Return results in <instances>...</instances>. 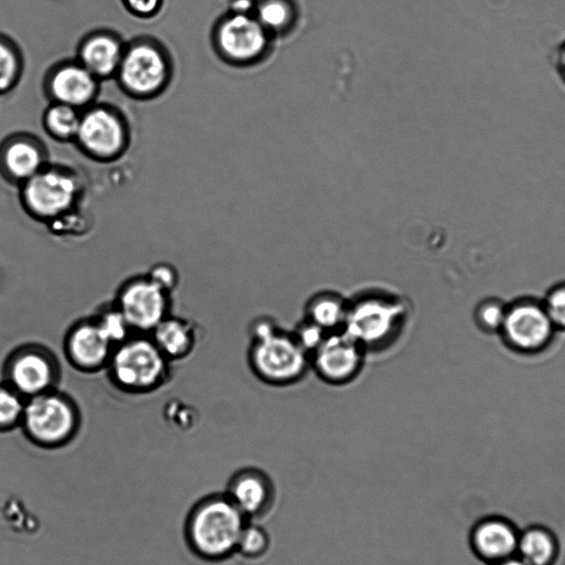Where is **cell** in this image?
<instances>
[{"label":"cell","mask_w":565,"mask_h":565,"mask_svg":"<svg viewBox=\"0 0 565 565\" xmlns=\"http://www.w3.org/2000/svg\"><path fill=\"white\" fill-rule=\"evenodd\" d=\"M542 305L554 328L565 329V284L553 287Z\"/></svg>","instance_id":"30"},{"label":"cell","mask_w":565,"mask_h":565,"mask_svg":"<svg viewBox=\"0 0 565 565\" xmlns=\"http://www.w3.org/2000/svg\"><path fill=\"white\" fill-rule=\"evenodd\" d=\"M551 62L557 78L565 87V38L553 47Z\"/></svg>","instance_id":"34"},{"label":"cell","mask_w":565,"mask_h":565,"mask_svg":"<svg viewBox=\"0 0 565 565\" xmlns=\"http://www.w3.org/2000/svg\"><path fill=\"white\" fill-rule=\"evenodd\" d=\"M50 163L44 141L29 131H17L0 142V175L21 185Z\"/></svg>","instance_id":"16"},{"label":"cell","mask_w":565,"mask_h":565,"mask_svg":"<svg viewBox=\"0 0 565 565\" xmlns=\"http://www.w3.org/2000/svg\"><path fill=\"white\" fill-rule=\"evenodd\" d=\"M42 89L49 103H60L83 110L96 103L100 81L75 57L63 58L46 70Z\"/></svg>","instance_id":"12"},{"label":"cell","mask_w":565,"mask_h":565,"mask_svg":"<svg viewBox=\"0 0 565 565\" xmlns=\"http://www.w3.org/2000/svg\"><path fill=\"white\" fill-rule=\"evenodd\" d=\"M90 316L115 347L135 333L113 301L103 303Z\"/></svg>","instance_id":"25"},{"label":"cell","mask_w":565,"mask_h":565,"mask_svg":"<svg viewBox=\"0 0 565 565\" xmlns=\"http://www.w3.org/2000/svg\"><path fill=\"white\" fill-rule=\"evenodd\" d=\"M561 553L557 535L543 524L520 530L515 556L525 565H555Z\"/></svg>","instance_id":"22"},{"label":"cell","mask_w":565,"mask_h":565,"mask_svg":"<svg viewBox=\"0 0 565 565\" xmlns=\"http://www.w3.org/2000/svg\"><path fill=\"white\" fill-rule=\"evenodd\" d=\"M24 71V57L18 43L0 33V95L14 89Z\"/></svg>","instance_id":"24"},{"label":"cell","mask_w":565,"mask_h":565,"mask_svg":"<svg viewBox=\"0 0 565 565\" xmlns=\"http://www.w3.org/2000/svg\"><path fill=\"white\" fill-rule=\"evenodd\" d=\"M250 6L249 0H235L233 2V13L248 14Z\"/></svg>","instance_id":"35"},{"label":"cell","mask_w":565,"mask_h":565,"mask_svg":"<svg viewBox=\"0 0 565 565\" xmlns=\"http://www.w3.org/2000/svg\"><path fill=\"white\" fill-rule=\"evenodd\" d=\"M126 41L110 29H95L87 32L78 42L75 58L97 79L115 78Z\"/></svg>","instance_id":"19"},{"label":"cell","mask_w":565,"mask_h":565,"mask_svg":"<svg viewBox=\"0 0 565 565\" xmlns=\"http://www.w3.org/2000/svg\"><path fill=\"white\" fill-rule=\"evenodd\" d=\"M127 11L140 19H150L158 14L162 0H122Z\"/></svg>","instance_id":"33"},{"label":"cell","mask_w":565,"mask_h":565,"mask_svg":"<svg viewBox=\"0 0 565 565\" xmlns=\"http://www.w3.org/2000/svg\"><path fill=\"white\" fill-rule=\"evenodd\" d=\"M519 534L520 529L512 520L490 514L472 524L468 544L473 556L490 565L515 556Z\"/></svg>","instance_id":"17"},{"label":"cell","mask_w":565,"mask_h":565,"mask_svg":"<svg viewBox=\"0 0 565 565\" xmlns=\"http://www.w3.org/2000/svg\"><path fill=\"white\" fill-rule=\"evenodd\" d=\"M82 110L60 103H49L42 115L43 129L60 142H73L79 126Z\"/></svg>","instance_id":"23"},{"label":"cell","mask_w":565,"mask_h":565,"mask_svg":"<svg viewBox=\"0 0 565 565\" xmlns=\"http://www.w3.org/2000/svg\"><path fill=\"white\" fill-rule=\"evenodd\" d=\"M246 363L260 383L287 387L301 382L310 371L309 355L294 329L269 316H258L247 330Z\"/></svg>","instance_id":"2"},{"label":"cell","mask_w":565,"mask_h":565,"mask_svg":"<svg viewBox=\"0 0 565 565\" xmlns=\"http://www.w3.org/2000/svg\"><path fill=\"white\" fill-rule=\"evenodd\" d=\"M258 22L264 29L278 30L290 20V9L282 0H266L258 8Z\"/></svg>","instance_id":"29"},{"label":"cell","mask_w":565,"mask_h":565,"mask_svg":"<svg viewBox=\"0 0 565 565\" xmlns=\"http://www.w3.org/2000/svg\"><path fill=\"white\" fill-rule=\"evenodd\" d=\"M135 333L149 334L172 313V294L147 274L134 275L117 288L111 300Z\"/></svg>","instance_id":"10"},{"label":"cell","mask_w":565,"mask_h":565,"mask_svg":"<svg viewBox=\"0 0 565 565\" xmlns=\"http://www.w3.org/2000/svg\"><path fill=\"white\" fill-rule=\"evenodd\" d=\"M490 565H525V564L521 559H519L516 556H514V557H511V558H508V559H504V561H501L498 563H493Z\"/></svg>","instance_id":"36"},{"label":"cell","mask_w":565,"mask_h":565,"mask_svg":"<svg viewBox=\"0 0 565 565\" xmlns=\"http://www.w3.org/2000/svg\"><path fill=\"white\" fill-rule=\"evenodd\" d=\"M83 194L84 184L76 171L51 162L19 185L23 211L47 227L78 212Z\"/></svg>","instance_id":"6"},{"label":"cell","mask_w":565,"mask_h":565,"mask_svg":"<svg viewBox=\"0 0 565 565\" xmlns=\"http://www.w3.org/2000/svg\"><path fill=\"white\" fill-rule=\"evenodd\" d=\"M164 417L173 426L180 429H188L194 425L196 413L190 405L183 402H170L164 407Z\"/></svg>","instance_id":"32"},{"label":"cell","mask_w":565,"mask_h":565,"mask_svg":"<svg viewBox=\"0 0 565 565\" xmlns=\"http://www.w3.org/2000/svg\"><path fill=\"white\" fill-rule=\"evenodd\" d=\"M507 313V306L498 299H487L476 309L477 324L484 332H500Z\"/></svg>","instance_id":"28"},{"label":"cell","mask_w":565,"mask_h":565,"mask_svg":"<svg viewBox=\"0 0 565 565\" xmlns=\"http://www.w3.org/2000/svg\"><path fill=\"white\" fill-rule=\"evenodd\" d=\"M348 307L349 297L333 289H321L305 301L301 320L324 333L343 331Z\"/></svg>","instance_id":"21"},{"label":"cell","mask_w":565,"mask_h":565,"mask_svg":"<svg viewBox=\"0 0 565 565\" xmlns=\"http://www.w3.org/2000/svg\"><path fill=\"white\" fill-rule=\"evenodd\" d=\"M26 399L6 382H0V433L20 428Z\"/></svg>","instance_id":"26"},{"label":"cell","mask_w":565,"mask_h":565,"mask_svg":"<svg viewBox=\"0 0 565 565\" xmlns=\"http://www.w3.org/2000/svg\"><path fill=\"white\" fill-rule=\"evenodd\" d=\"M172 364L149 334L134 333L115 347L105 371L119 392L145 395L171 381Z\"/></svg>","instance_id":"4"},{"label":"cell","mask_w":565,"mask_h":565,"mask_svg":"<svg viewBox=\"0 0 565 565\" xmlns=\"http://www.w3.org/2000/svg\"><path fill=\"white\" fill-rule=\"evenodd\" d=\"M310 371L324 384L344 386L363 372L367 352L348 332L324 334L309 351Z\"/></svg>","instance_id":"11"},{"label":"cell","mask_w":565,"mask_h":565,"mask_svg":"<svg viewBox=\"0 0 565 565\" xmlns=\"http://www.w3.org/2000/svg\"><path fill=\"white\" fill-rule=\"evenodd\" d=\"M82 423L76 399L54 388L26 399L20 429L35 447L54 450L70 445L77 437Z\"/></svg>","instance_id":"7"},{"label":"cell","mask_w":565,"mask_h":565,"mask_svg":"<svg viewBox=\"0 0 565 565\" xmlns=\"http://www.w3.org/2000/svg\"><path fill=\"white\" fill-rule=\"evenodd\" d=\"M224 492L249 521L266 516L276 502V487L271 477L256 467L235 471Z\"/></svg>","instance_id":"18"},{"label":"cell","mask_w":565,"mask_h":565,"mask_svg":"<svg viewBox=\"0 0 565 565\" xmlns=\"http://www.w3.org/2000/svg\"><path fill=\"white\" fill-rule=\"evenodd\" d=\"M264 26L248 14L232 13L222 18L212 31L217 54L230 63H246L259 56L266 46Z\"/></svg>","instance_id":"15"},{"label":"cell","mask_w":565,"mask_h":565,"mask_svg":"<svg viewBox=\"0 0 565 565\" xmlns=\"http://www.w3.org/2000/svg\"><path fill=\"white\" fill-rule=\"evenodd\" d=\"M248 521L224 491L209 493L186 512L184 542L200 559L223 562L237 554L238 542Z\"/></svg>","instance_id":"3"},{"label":"cell","mask_w":565,"mask_h":565,"mask_svg":"<svg viewBox=\"0 0 565 565\" xmlns=\"http://www.w3.org/2000/svg\"><path fill=\"white\" fill-rule=\"evenodd\" d=\"M270 548V536L266 529L248 521L241 535L237 554L248 559L264 556Z\"/></svg>","instance_id":"27"},{"label":"cell","mask_w":565,"mask_h":565,"mask_svg":"<svg viewBox=\"0 0 565 565\" xmlns=\"http://www.w3.org/2000/svg\"><path fill=\"white\" fill-rule=\"evenodd\" d=\"M554 329L542 303L523 299L507 306L500 333L511 349L534 353L546 347Z\"/></svg>","instance_id":"13"},{"label":"cell","mask_w":565,"mask_h":565,"mask_svg":"<svg viewBox=\"0 0 565 565\" xmlns=\"http://www.w3.org/2000/svg\"><path fill=\"white\" fill-rule=\"evenodd\" d=\"M146 274L161 288L171 294H173L180 282L178 269L167 262L153 264Z\"/></svg>","instance_id":"31"},{"label":"cell","mask_w":565,"mask_h":565,"mask_svg":"<svg viewBox=\"0 0 565 565\" xmlns=\"http://www.w3.org/2000/svg\"><path fill=\"white\" fill-rule=\"evenodd\" d=\"M3 382L25 399L58 388L62 365L47 345L26 342L15 347L6 358Z\"/></svg>","instance_id":"9"},{"label":"cell","mask_w":565,"mask_h":565,"mask_svg":"<svg viewBox=\"0 0 565 565\" xmlns=\"http://www.w3.org/2000/svg\"><path fill=\"white\" fill-rule=\"evenodd\" d=\"M412 315L413 307L406 296L384 287H366L349 297L344 331L367 354L384 353L401 341Z\"/></svg>","instance_id":"1"},{"label":"cell","mask_w":565,"mask_h":565,"mask_svg":"<svg viewBox=\"0 0 565 565\" xmlns=\"http://www.w3.org/2000/svg\"><path fill=\"white\" fill-rule=\"evenodd\" d=\"M131 130L120 108L94 103L82 110L74 143L83 156L108 163L121 158L130 146Z\"/></svg>","instance_id":"8"},{"label":"cell","mask_w":565,"mask_h":565,"mask_svg":"<svg viewBox=\"0 0 565 565\" xmlns=\"http://www.w3.org/2000/svg\"><path fill=\"white\" fill-rule=\"evenodd\" d=\"M149 335L164 356L174 363L193 353L199 343L200 330L191 319L171 313Z\"/></svg>","instance_id":"20"},{"label":"cell","mask_w":565,"mask_h":565,"mask_svg":"<svg viewBox=\"0 0 565 565\" xmlns=\"http://www.w3.org/2000/svg\"><path fill=\"white\" fill-rule=\"evenodd\" d=\"M173 75L174 62L168 46L153 35L141 34L126 42L115 79L126 96L143 102L162 95Z\"/></svg>","instance_id":"5"},{"label":"cell","mask_w":565,"mask_h":565,"mask_svg":"<svg viewBox=\"0 0 565 565\" xmlns=\"http://www.w3.org/2000/svg\"><path fill=\"white\" fill-rule=\"evenodd\" d=\"M63 353L67 363L84 374L105 371L115 345L92 316L75 320L64 333Z\"/></svg>","instance_id":"14"}]
</instances>
